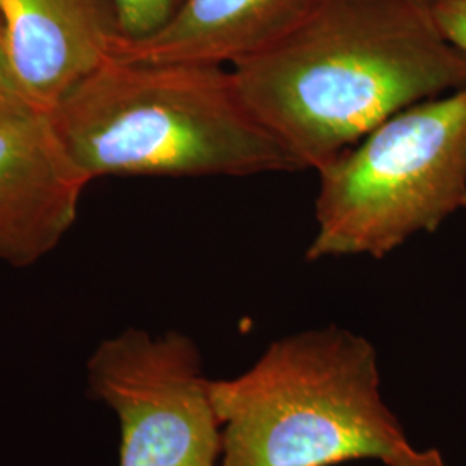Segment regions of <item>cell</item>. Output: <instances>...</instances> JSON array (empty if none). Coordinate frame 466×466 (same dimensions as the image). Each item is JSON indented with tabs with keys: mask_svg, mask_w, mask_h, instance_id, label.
<instances>
[{
	"mask_svg": "<svg viewBox=\"0 0 466 466\" xmlns=\"http://www.w3.org/2000/svg\"><path fill=\"white\" fill-rule=\"evenodd\" d=\"M321 0H185L159 32L117 38L111 57L235 66L296 30Z\"/></svg>",
	"mask_w": 466,
	"mask_h": 466,
	"instance_id": "cell-8",
	"label": "cell"
},
{
	"mask_svg": "<svg viewBox=\"0 0 466 466\" xmlns=\"http://www.w3.org/2000/svg\"><path fill=\"white\" fill-rule=\"evenodd\" d=\"M0 21L17 75L46 115L119 38L109 0H0Z\"/></svg>",
	"mask_w": 466,
	"mask_h": 466,
	"instance_id": "cell-7",
	"label": "cell"
},
{
	"mask_svg": "<svg viewBox=\"0 0 466 466\" xmlns=\"http://www.w3.org/2000/svg\"><path fill=\"white\" fill-rule=\"evenodd\" d=\"M410 2H413V4H417L420 7H425V9H431L432 7L433 2L435 0H410Z\"/></svg>",
	"mask_w": 466,
	"mask_h": 466,
	"instance_id": "cell-13",
	"label": "cell"
},
{
	"mask_svg": "<svg viewBox=\"0 0 466 466\" xmlns=\"http://www.w3.org/2000/svg\"><path fill=\"white\" fill-rule=\"evenodd\" d=\"M431 15L441 34L466 56V0H435Z\"/></svg>",
	"mask_w": 466,
	"mask_h": 466,
	"instance_id": "cell-11",
	"label": "cell"
},
{
	"mask_svg": "<svg viewBox=\"0 0 466 466\" xmlns=\"http://www.w3.org/2000/svg\"><path fill=\"white\" fill-rule=\"evenodd\" d=\"M250 111L317 171L387 117L466 86V56L410 0H321L230 67Z\"/></svg>",
	"mask_w": 466,
	"mask_h": 466,
	"instance_id": "cell-1",
	"label": "cell"
},
{
	"mask_svg": "<svg viewBox=\"0 0 466 466\" xmlns=\"http://www.w3.org/2000/svg\"><path fill=\"white\" fill-rule=\"evenodd\" d=\"M86 383L116 415L119 466H219V421L188 335L127 329L92 352Z\"/></svg>",
	"mask_w": 466,
	"mask_h": 466,
	"instance_id": "cell-5",
	"label": "cell"
},
{
	"mask_svg": "<svg viewBox=\"0 0 466 466\" xmlns=\"http://www.w3.org/2000/svg\"><path fill=\"white\" fill-rule=\"evenodd\" d=\"M42 113L32 97L28 96L25 85L17 75L13 63L9 46L5 40V32L0 21V125L13 123L25 117Z\"/></svg>",
	"mask_w": 466,
	"mask_h": 466,
	"instance_id": "cell-10",
	"label": "cell"
},
{
	"mask_svg": "<svg viewBox=\"0 0 466 466\" xmlns=\"http://www.w3.org/2000/svg\"><path fill=\"white\" fill-rule=\"evenodd\" d=\"M121 40H142L159 32L180 11L185 0H109Z\"/></svg>",
	"mask_w": 466,
	"mask_h": 466,
	"instance_id": "cell-9",
	"label": "cell"
},
{
	"mask_svg": "<svg viewBox=\"0 0 466 466\" xmlns=\"http://www.w3.org/2000/svg\"><path fill=\"white\" fill-rule=\"evenodd\" d=\"M88 180L302 171L242 99L232 69L109 57L49 113Z\"/></svg>",
	"mask_w": 466,
	"mask_h": 466,
	"instance_id": "cell-2",
	"label": "cell"
},
{
	"mask_svg": "<svg viewBox=\"0 0 466 466\" xmlns=\"http://www.w3.org/2000/svg\"><path fill=\"white\" fill-rule=\"evenodd\" d=\"M219 466H335L406 442L383 402L379 356L339 325L279 339L235 379L209 380Z\"/></svg>",
	"mask_w": 466,
	"mask_h": 466,
	"instance_id": "cell-3",
	"label": "cell"
},
{
	"mask_svg": "<svg viewBox=\"0 0 466 466\" xmlns=\"http://www.w3.org/2000/svg\"><path fill=\"white\" fill-rule=\"evenodd\" d=\"M308 261L385 258L466 208V86L387 117L317 169Z\"/></svg>",
	"mask_w": 466,
	"mask_h": 466,
	"instance_id": "cell-4",
	"label": "cell"
},
{
	"mask_svg": "<svg viewBox=\"0 0 466 466\" xmlns=\"http://www.w3.org/2000/svg\"><path fill=\"white\" fill-rule=\"evenodd\" d=\"M387 466H444L439 451H417L406 441L387 460Z\"/></svg>",
	"mask_w": 466,
	"mask_h": 466,
	"instance_id": "cell-12",
	"label": "cell"
},
{
	"mask_svg": "<svg viewBox=\"0 0 466 466\" xmlns=\"http://www.w3.org/2000/svg\"><path fill=\"white\" fill-rule=\"evenodd\" d=\"M88 184L49 115L0 125V263L32 267L56 249Z\"/></svg>",
	"mask_w": 466,
	"mask_h": 466,
	"instance_id": "cell-6",
	"label": "cell"
}]
</instances>
